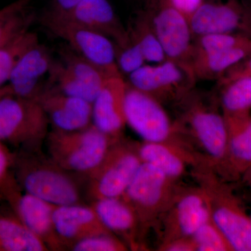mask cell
<instances>
[{
  "label": "cell",
  "mask_w": 251,
  "mask_h": 251,
  "mask_svg": "<svg viewBox=\"0 0 251 251\" xmlns=\"http://www.w3.org/2000/svg\"><path fill=\"white\" fill-rule=\"evenodd\" d=\"M176 106L179 115L175 121L196 151L217 171L226 158L227 128L215 100L193 90Z\"/></svg>",
  "instance_id": "obj_1"
},
{
  "label": "cell",
  "mask_w": 251,
  "mask_h": 251,
  "mask_svg": "<svg viewBox=\"0 0 251 251\" xmlns=\"http://www.w3.org/2000/svg\"><path fill=\"white\" fill-rule=\"evenodd\" d=\"M191 174L205 196L211 219L234 251H251V216L229 181L207 163L193 167Z\"/></svg>",
  "instance_id": "obj_2"
},
{
  "label": "cell",
  "mask_w": 251,
  "mask_h": 251,
  "mask_svg": "<svg viewBox=\"0 0 251 251\" xmlns=\"http://www.w3.org/2000/svg\"><path fill=\"white\" fill-rule=\"evenodd\" d=\"M17 164L19 185L25 192L56 206L84 203L76 175L54 163L42 150H25Z\"/></svg>",
  "instance_id": "obj_3"
},
{
  "label": "cell",
  "mask_w": 251,
  "mask_h": 251,
  "mask_svg": "<svg viewBox=\"0 0 251 251\" xmlns=\"http://www.w3.org/2000/svg\"><path fill=\"white\" fill-rule=\"evenodd\" d=\"M119 140L112 138L92 124L74 131L52 129L46 143L48 155L54 163L86 178L100 166Z\"/></svg>",
  "instance_id": "obj_4"
},
{
  "label": "cell",
  "mask_w": 251,
  "mask_h": 251,
  "mask_svg": "<svg viewBox=\"0 0 251 251\" xmlns=\"http://www.w3.org/2000/svg\"><path fill=\"white\" fill-rule=\"evenodd\" d=\"M49 117L36 100L15 95L8 85L0 89V140L42 150L49 135Z\"/></svg>",
  "instance_id": "obj_5"
},
{
  "label": "cell",
  "mask_w": 251,
  "mask_h": 251,
  "mask_svg": "<svg viewBox=\"0 0 251 251\" xmlns=\"http://www.w3.org/2000/svg\"><path fill=\"white\" fill-rule=\"evenodd\" d=\"M125 111L126 125L143 141L167 144L199 154L176 122L172 120L163 105L128 84Z\"/></svg>",
  "instance_id": "obj_6"
},
{
  "label": "cell",
  "mask_w": 251,
  "mask_h": 251,
  "mask_svg": "<svg viewBox=\"0 0 251 251\" xmlns=\"http://www.w3.org/2000/svg\"><path fill=\"white\" fill-rule=\"evenodd\" d=\"M156 167L142 163L122 198L133 208L140 227V241L156 227L169 207L179 185Z\"/></svg>",
  "instance_id": "obj_7"
},
{
  "label": "cell",
  "mask_w": 251,
  "mask_h": 251,
  "mask_svg": "<svg viewBox=\"0 0 251 251\" xmlns=\"http://www.w3.org/2000/svg\"><path fill=\"white\" fill-rule=\"evenodd\" d=\"M142 162L136 143L117 140L100 166L85 178V193L91 202L102 198H121Z\"/></svg>",
  "instance_id": "obj_8"
},
{
  "label": "cell",
  "mask_w": 251,
  "mask_h": 251,
  "mask_svg": "<svg viewBox=\"0 0 251 251\" xmlns=\"http://www.w3.org/2000/svg\"><path fill=\"white\" fill-rule=\"evenodd\" d=\"M128 76V85L162 105L179 103L194 90L197 80L190 66L168 59L151 65L145 64Z\"/></svg>",
  "instance_id": "obj_9"
},
{
  "label": "cell",
  "mask_w": 251,
  "mask_h": 251,
  "mask_svg": "<svg viewBox=\"0 0 251 251\" xmlns=\"http://www.w3.org/2000/svg\"><path fill=\"white\" fill-rule=\"evenodd\" d=\"M41 22L53 35L65 41L71 49L110 76L122 75L117 65L113 42L107 36L45 12L41 16Z\"/></svg>",
  "instance_id": "obj_10"
},
{
  "label": "cell",
  "mask_w": 251,
  "mask_h": 251,
  "mask_svg": "<svg viewBox=\"0 0 251 251\" xmlns=\"http://www.w3.org/2000/svg\"><path fill=\"white\" fill-rule=\"evenodd\" d=\"M143 9L167 59L191 67L193 37L187 18L175 9L170 0H145Z\"/></svg>",
  "instance_id": "obj_11"
},
{
  "label": "cell",
  "mask_w": 251,
  "mask_h": 251,
  "mask_svg": "<svg viewBox=\"0 0 251 251\" xmlns=\"http://www.w3.org/2000/svg\"><path fill=\"white\" fill-rule=\"evenodd\" d=\"M211 219L205 196L199 186H179L169 207L162 215L159 246L180 239L191 237L202 224Z\"/></svg>",
  "instance_id": "obj_12"
},
{
  "label": "cell",
  "mask_w": 251,
  "mask_h": 251,
  "mask_svg": "<svg viewBox=\"0 0 251 251\" xmlns=\"http://www.w3.org/2000/svg\"><path fill=\"white\" fill-rule=\"evenodd\" d=\"M188 23L193 40L215 34L251 36V12L240 0H204Z\"/></svg>",
  "instance_id": "obj_13"
},
{
  "label": "cell",
  "mask_w": 251,
  "mask_h": 251,
  "mask_svg": "<svg viewBox=\"0 0 251 251\" xmlns=\"http://www.w3.org/2000/svg\"><path fill=\"white\" fill-rule=\"evenodd\" d=\"M127 87L123 75L109 77L93 102L92 124L114 139L123 138L127 125L125 111Z\"/></svg>",
  "instance_id": "obj_14"
},
{
  "label": "cell",
  "mask_w": 251,
  "mask_h": 251,
  "mask_svg": "<svg viewBox=\"0 0 251 251\" xmlns=\"http://www.w3.org/2000/svg\"><path fill=\"white\" fill-rule=\"evenodd\" d=\"M49 117L53 129L74 131L92 124L93 103L45 87L36 99Z\"/></svg>",
  "instance_id": "obj_15"
},
{
  "label": "cell",
  "mask_w": 251,
  "mask_h": 251,
  "mask_svg": "<svg viewBox=\"0 0 251 251\" xmlns=\"http://www.w3.org/2000/svg\"><path fill=\"white\" fill-rule=\"evenodd\" d=\"M9 199L18 219L46 244L49 251L67 250L54 226V204L21 191Z\"/></svg>",
  "instance_id": "obj_16"
},
{
  "label": "cell",
  "mask_w": 251,
  "mask_h": 251,
  "mask_svg": "<svg viewBox=\"0 0 251 251\" xmlns=\"http://www.w3.org/2000/svg\"><path fill=\"white\" fill-rule=\"evenodd\" d=\"M53 61L39 41L31 46L21 54L11 72L8 81L10 90L18 97L36 100L45 89L41 80L49 74Z\"/></svg>",
  "instance_id": "obj_17"
},
{
  "label": "cell",
  "mask_w": 251,
  "mask_h": 251,
  "mask_svg": "<svg viewBox=\"0 0 251 251\" xmlns=\"http://www.w3.org/2000/svg\"><path fill=\"white\" fill-rule=\"evenodd\" d=\"M44 12L90 28L107 36L117 45L130 39L128 29L122 25L108 0H82L62 14Z\"/></svg>",
  "instance_id": "obj_18"
},
{
  "label": "cell",
  "mask_w": 251,
  "mask_h": 251,
  "mask_svg": "<svg viewBox=\"0 0 251 251\" xmlns=\"http://www.w3.org/2000/svg\"><path fill=\"white\" fill-rule=\"evenodd\" d=\"M227 145L222 166L216 171L225 180L235 181L251 167V114L224 117Z\"/></svg>",
  "instance_id": "obj_19"
},
{
  "label": "cell",
  "mask_w": 251,
  "mask_h": 251,
  "mask_svg": "<svg viewBox=\"0 0 251 251\" xmlns=\"http://www.w3.org/2000/svg\"><path fill=\"white\" fill-rule=\"evenodd\" d=\"M53 219L57 233L67 250L74 243L85 238L113 234L104 226L90 204L54 205Z\"/></svg>",
  "instance_id": "obj_20"
},
{
  "label": "cell",
  "mask_w": 251,
  "mask_h": 251,
  "mask_svg": "<svg viewBox=\"0 0 251 251\" xmlns=\"http://www.w3.org/2000/svg\"><path fill=\"white\" fill-rule=\"evenodd\" d=\"M136 148L143 163L156 167L175 181H179L188 168L207 163L201 155L167 144L143 141L136 143Z\"/></svg>",
  "instance_id": "obj_21"
},
{
  "label": "cell",
  "mask_w": 251,
  "mask_h": 251,
  "mask_svg": "<svg viewBox=\"0 0 251 251\" xmlns=\"http://www.w3.org/2000/svg\"><path fill=\"white\" fill-rule=\"evenodd\" d=\"M91 206L112 233L132 250H139L141 241L138 218L133 208L123 198H102L92 201Z\"/></svg>",
  "instance_id": "obj_22"
},
{
  "label": "cell",
  "mask_w": 251,
  "mask_h": 251,
  "mask_svg": "<svg viewBox=\"0 0 251 251\" xmlns=\"http://www.w3.org/2000/svg\"><path fill=\"white\" fill-rule=\"evenodd\" d=\"M251 55V44L214 53L193 56L191 68L196 78H221L229 69Z\"/></svg>",
  "instance_id": "obj_23"
},
{
  "label": "cell",
  "mask_w": 251,
  "mask_h": 251,
  "mask_svg": "<svg viewBox=\"0 0 251 251\" xmlns=\"http://www.w3.org/2000/svg\"><path fill=\"white\" fill-rule=\"evenodd\" d=\"M0 251H49V249L17 216L0 213Z\"/></svg>",
  "instance_id": "obj_24"
},
{
  "label": "cell",
  "mask_w": 251,
  "mask_h": 251,
  "mask_svg": "<svg viewBox=\"0 0 251 251\" xmlns=\"http://www.w3.org/2000/svg\"><path fill=\"white\" fill-rule=\"evenodd\" d=\"M128 31L139 47L146 62L158 64L166 60V54L145 10L140 9L137 13L128 26Z\"/></svg>",
  "instance_id": "obj_25"
},
{
  "label": "cell",
  "mask_w": 251,
  "mask_h": 251,
  "mask_svg": "<svg viewBox=\"0 0 251 251\" xmlns=\"http://www.w3.org/2000/svg\"><path fill=\"white\" fill-rule=\"evenodd\" d=\"M219 104L224 117L251 114V76H242L220 85Z\"/></svg>",
  "instance_id": "obj_26"
},
{
  "label": "cell",
  "mask_w": 251,
  "mask_h": 251,
  "mask_svg": "<svg viewBox=\"0 0 251 251\" xmlns=\"http://www.w3.org/2000/svg\"><path fill=\"white\" fill-rule=\"evenodd\" d=\"M32 0H16L0 9V49L29 29L32 15L28 9Z\"/></svg>",
  "instance_id": "obj_27"
},
{
  "label": "cell",
  "mask_w": 251,
  "mask_h": 251,
  "mask_svg": "<svg viewBox=\"0 0 251 251\" xmlns=\"http://www.w3.org/2000/svg\"><path fill=\"white\" fill-rule=\"evenodd\" d=\"M61 56V62L69 72L96 93L99 94L105 81L110 77L100 68L84 58L70 47L62 50Z\"/></svg>",
  "instance_id": "obj_28"
},
{
  "label": "cell",
  "mask_w": 251,
  "mask_h": 251,
  "mask_svg": "<svg viewBox=\"0 0 251 251\" xmlns=\"http://www.w3.org/2000/svg\"><path fill=\"white\" fill-rule=\"evenodd\" d=\"M49 75L54 88L62 93L83 99L92 103L98 96V94L74 76L62 62L54 60Z\"/></svg>",
  "instance_id": "obj_29"
},
{
  "label": "cell",
  "mask_w": 251,
  "mask_h": 251,
  "mask_svg": "<svg viewBox=\"0 0 251 251\" xmlns=\"http://www.w3.org/2000/svg\"><path fill=\"white\" fill-rule=\"evenodd\" d=\"M39 41L35 33L28 29L0 49V89L9 81L21 54Z\"/></svg>",
  "instance_id": "obj_30"
},
{
  "label": "cell",
  "mask_w": 251,
  "mask_h": 251,
  "mask_svg": "<svg viewBox=\"0 0 251 251\" xmlns=\"http://www.w3.org/2000/svg\"><path fill=\"white\" fill-rule=\"evenodd\" d=\"M249 44H251V36L242 33L200 36L193 40L192 58L195 55L214 53Z\"/></svg>",
  "instance_id": "obj_31"
},
{
  "label": "cell",
  "mask_w": 251,
  "mask_h": 251,
  "mask_svg": "<svg viewBox=\"0 0 251 251\" xmlns=\"http://www.w3.org/2000/svg\"><path fill=\"white\" fill-rule=\"evenodd\" d=\"M196 251H234L224 234L211 219L191 236Z\"/></svg>",
  "instance_id": "obj_32"
},
{
  "label": "cell",
  "mask_w": 251,
  "mask_h": 251,
  "mask_svg": "<svg viewBox=\"0 0 251 251\" xmlns=\"http://www.w3.org/2000/svg\"><path fill=\"white\" fill-rule=\"evenodd\" d=\"M114 46L117 65L122 75H128L146 64L141 50L130 35L129 40L125 44Z\"/></svg>",
  "instance_id": "obj_33"
},
{
  "label": "cell",
  "mask_w": 251,
  "mask_h": 251,
  "mask_svg": "<svg viewBox=\"0 0 251 251\" xmlns=\"http://www.w3.org/2000/svg\"><path fill=\"white\" fill-rule=\"evenodd\" d=\"M73 251H126L129 248L114 234H102L85 238L69 248Z\"/></svg>",
  "instance_id": "obj_34"
},
{
  "label": "cell",
  "mask_w": 251,
  "mask_h": 251,
  "mask_svg": "<svg viewBox=\"0 0 251 251\" xmlns=\"http://www.w3.org/2000/svg\"><path fill=\"white\" fill-rule=\"evenodd\" d=\"M12 158L0 140V189L6 196L20 186L17 181L9 176V170Z\"/></svg>",
  "instance_id": "obj_35"
},
{
  "label": "cell",
  "mask_w": 251,
  "mask_h": 251,
  "mask_svg": "<svg viewBox=\"0 0 251 251\" xmlns=\"http://www.w3.org/2000/svg\"><path fill=\"white\" fill-rule=\"evenodd\" d=\"M242 76H251V55L229 69L219 79V85H223L232 79Z\"/></svg>",
  "instance_id": "obj_36"
},
{
  "label": "cell",
  "mask_w": 251,
  "mask_h": 251,
  "mask_svg": "<svg viewBox=\"0 0 251 251\" xmlns=\"http://www.w3.org/2000/svg\"><path fill=\"white\" fill-rule=\"evenodd\" d=\"M175 9L187 18L188 21L193 16L204 0H170Z\"/></svg>",
  "instance_id": "obj_37"
},
{
  "label": "cell",
  "mask_w": 251,
  "mask_h": 251,
  "mask_svg": "<svg viewBox=\"0 0 251 251\" xmlns=\"http://www.w3.org/2000/svg\"><path fill=\"white\" fill-rule=\"evenodd\" d=\"M158 250L161 251H196L192 238H180L159 246Z\"/></svg>",
  "instance_id": "obj_38"
},
{
  "label": "cell",
  "mask_w": 251,
  "mask_h": 251,
  "mask_svg": "<svg viewBox=\"0 0 251 251\" xmlns=\"http://www.w3.org/2000/svg\"><path fill=\"white\" fill-rule=\"evenodd\" d=\"M82 0H51L46 12L59 14L69 11Z\"/></svg>",
  "instance_id": "obj_39"
},
{
  "label": "cell",
  "mask_w": 251,
  "mask_h": 251,
  "mask_svg": "<svg viewBox=\"0 0 251 251\" xmlns=\"http://www.w3.org/2000/svg\"><path fill=\"white\" fill-rule=\"evenodd\" d=\"M241 179L244 181V184L249 188L251 193V167L244 173Z\"/></svg>",
  "instance_id": "obj_40"
},
{
  "label": "cell",
  "mask_w": 251,
  "mask_h": 251,
  "mask_svg": "<svg viewBox=\"0 0 251 251\" xmlns=\"http://www.w3.org/2000/svg\"><path fill=\"white\" fill-rule=\"evenodd\" d=\"M244 6L251 12V0H240Z\"/></svg>",
  "instance_id": "obj_41"
},
{
  "label": "cell",
  "mask_w": 251,
  "mask_h": 251,
  "mask_svg": "<svg viewBox=\"0 0 251 251\" xmlns=\"http://www.w3.org/2000/svg\"><path fill=\"white\" fill-rule=\"evenodd\" d=\"M250 216H251V215H250Z\"/></svg>",
  "instance_id": "obj_42"
}]
</instances>
